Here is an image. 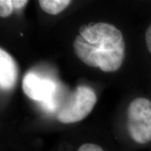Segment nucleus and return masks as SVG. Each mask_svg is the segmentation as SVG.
<instances>
[{"label": "nucleus", "instance_id": "nucleus-8", "mask_svg": "<svg viewBox=\"0 0 151 151\" xmlns=\"http://www.w3.org/2000/svg\"><path fill=\"white\" fill-rule=\"evenodd\" d=\"M143 39H144V44L147 52L151 56V22L145 29Z\"/></svg>", "mask_w": 151, "mask_h": 151}, {"label": "nucleus", "instance_id": "nucleus-9", "mask_svg": "<svg viewBox=\"0 0 151 151\" xmlns=\"http://www.w3.org/2000/svg\"><path fill=\"white\" fill-rule=\"evenodd\" d=\"M77 151H104V149L94 143H85L82 145Z\"/></svg>", "mask_w": 151, "mask_h": 151}, {"label": "nucleus", "instance_id": "nucleus-5", "mask_svg": "<svg viewBox=\"0 0 151 151\" xmlns=\"http://www.w3.org/2000/svg\"><path fill=\"white\" fill-rule=\"evenodd\" d=\"M18 76V69L14 58L2 48L0 49V87L1 90L14 88Z\"/></svg>", "mask_w": 151, "mask_h": 151}, {"label": "nucleus", "instance_id": "nucleus-1", "mask_svg": "<svg viewBox=\"0 0 151 151\" xmlns=\"http://www.w3.org/2000/svg\"><path fill=\"white\" fill-rule=\"evenodd\" d=\"M73 43L78 59L104 72L119 70L126 58V41L122 31L113 24L97 22L82 25Z\"/></svg>", "mask_w": 151, "mask_h": 151}, {"label": "nucleus", "instance_id": "nucleus-6", "mask_svg": "<svg viewBox=\"0 0 151 151\" xmlns=\"http://www.w3.org/2000/svg\"><path fill=\"white\" fill-rule=\"evenodd\" d=\"M69 0H40L39 4L43 11L50 15H58L70 4Z\"/></svg>", "mask_w": 151, "mask_h": 151}, {"label": "nucleus", "instance_id": "nucleus-3", "mask_svg": "<svg viewBox=\"0 0 151 151\" xmlns=\"http://www.w3.org/2000/svg\"><path fill=\"white\" fill-rule=\"evenodd\" d=\"M97 101L93 90L84 86L77 87L67 103L59 109L57 119L65 124L80 122L91 113Z\"/></svg>", "mask_w": 151, "mask_h": 151}, {"label": "nucleus", "instance_id": "nucleus-2", "mask_svg": "<svg viewBox=\"0 0 151 151\" xmlns=\"http://www.w3.org/2000/svg\"><path fill=\"white\" fill-rule=\"evenodd\" d=\"M125 129L132 142L138 145L151 143V99L133 98L125 110Z\"/></svg>", "mask_w": 151, "mask_h": 151}, {"label": "nucleus", "instance_id": "nucleus-10", "mask_svg": "<svg viewBox=\"0 0 151 151\" xmlns=\"http://www.w3.org/2000/svg\"><path fill=\"white\" fill-rule=\"evenodd\" d=\"M14 10H20L27 4V0H11Z\"/></svg>", "mask_w": 151, "mask_h": 151}, {"label": "nucleus", "instance_id": "nucleus-7", "mask_svg": "<svg viewBox=\"0 0 151 151\" xmlns=\"http://www.w3.org/2000/svg\"><path fill=\"white\" fill-rule=\"evenodd\" d=\"M14 6H13L11 0H1L0 1V16L6 18L11 16L14 11Z\"/></svg>", "mask_w": 151, "mask_h": 151}, {"label": "nucleus", "instance_id": "nucleus-4", "mask_svg": "<svg viewBox=\"0 0 151 151\" xmlns=\"http://www.w3.org/2000/svg\"><path fill=\"white\" fill-rule=\"evenodd\" d=\"M22 89L30 99L43 101L48 106L51 104L56 86L52 81L41 78L35 73H28L22 81Z\"/></svg>", "mask_w": 151, "mask_h": 151}]
</instances>
